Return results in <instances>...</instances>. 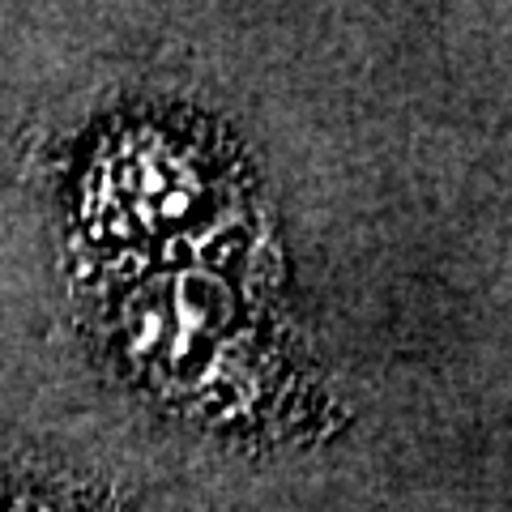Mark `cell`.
<instances>
[{
    "label": "cell",
    "instance_id": "1",
    "mask_svg": "<svg viewBox=\"0 0 512 512\" xmlns=\"http://www.w3.org/2000/svg\"><path fill=\"white\" fill-rule=\"evenodd\" d=\"M128 367L158 397L227 427H278L291 419L295 372L282 342L261 325L227 278L201 265L158 269L116 308Z\"/></svg>",
    "mask_w": 512,
    "mask_h": 512
},
{
    "label": "cell",
    "instance_id": "2",
    "mask_svg": "<svg viewBox=\"0 0 512 512\" xmlns=\"http://www.w3.org/2000/svg\"><path fill=\"white\" fill-rule=\"evenodd\" d=\"M248 214L239 167L175 120H128L94 146L77 184L90 244L120 256H184Z\"/></svg>",
    "mask_w": 512,
    "mask_h": 512
},
{
    "label": "cell",
    "instance_id": "3",
    "mask_svg": "<svg viewBox=\"0 0 512 512\" xmlns=\"http://www.w3.org/2000/svg\"><path fill=\"white\" fill-rule=\"evenodd\" d=\"M0 512H82V508L47 483H13L0 491Z\"/></svg>",
    "mask_w": 512,
    "mask_h": 512
}]
</instances>
